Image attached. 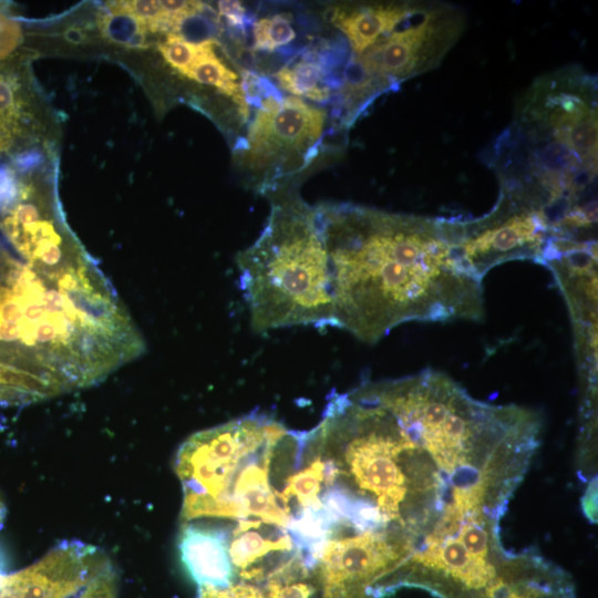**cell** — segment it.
<instances>
[{
    "mask_svg": "<svg viewBox=\"0 0 598 598\" xmlns=\"http://www.w3.org/2000/svg\"><path fill=\"white\" fill-rule=\"evenodd\" d=\"M218 13L224 17L227 22L237 28L241 27L246 20V9L239 1L221 0L218 2Z\"/></svg>",
    "mask_w": 598,
    "mask_h": 598,
    "instance_id": "7402d4cb",
    "label": "cell"
},
{
    "mask_svg": "<svg viewBox=\"0 0 598 598\" xmlns=\"http://www.w3.org/2000/svg\"><path fill=\"white\" fill-rule=\"evenodd\" d=\"M90 598H116V577L114 569L100 580Z\"/></svg>",
    "mask_w": 598,
    "mask_h": 598,
    "instance_id": "603a6c76",
    "label": "cell"
},
{
    "mask_svg": "<svg viewBox=\"0 0 598 598\" xmlns=\"http://www.w3.org/2000/svg\"><path fill=\"white\" fill-rule=\"evenodd\" d=\"M286 530L275 529L260 520H239L229 543V556L235 573L267 568L296 548Z\"/></svg>",
    "mask_w": 598,
    "mask_h": 598,
    "instance_id": "4fadbf2b",
    "label": "cell"
},
{
    "mask_svg": "<svg viewBox=\"0 0 598 598\" xmlns=\"http://www.w3.org/2000/svg\"><path fill=\"white\" fill-rule=\"evenodd\" d=\"M465 27L461 9L451 4H425L401 30H394L355 55L384 84L427 72L437 66Z\"/></svg>",
    "mask_w": 598,
    "mask_h": 598,
    "instance_id": "ba28073f",
    "label": "cell"
},
{
    "mask_svg": "<svg viewBox=\"0 0 598 598\" xmlns=\"http://www.w3.org/2000/svg\"><path fill=\"white\" fill-rule=\"evenodd\" d=\"M217 44L216 40L210 41L184 76L200 84L214 86L231 97L247 117L248 105L243 86L238 82V75L217 55L215 49Z\"/></svg>",
    "mask_w": 598,
    "mask_h": 598,
    "instance_id": "5bb4252c",
    "label": "cell"
},
{
    "mask_svg": "<svg viewBox=\"0 0 598 598\" xmlns=\"http://www.w3.org/2000/svg\"><path fill=\"white\" fill-rule=\"evenodd\" d=\"M198 598H264V594L258 581L241 579L226 588L199 587Z\"/></svg>",
    "mask_w": 598,
    "mask_h": 598,
    "instance_id": "ffe728a7",
    "label": "cell"
},
{
    "mask_svg": "<svg viewBox=\"0 0 598 598\" xmlns=\"http://www.w3.org/2000/svg\"><path fill=\"white\" fill-rule=\"evenodd\" d=\"M0 252V391L33 403L100 383L145 341L58 208L20 223Z\"/></svg>",
    "mask_w": 598,
    "mask_h": 598,
    "instance_id": "7a4b0ae2",
    "label": "cell"
},
{
    "mask_svg": "<svg viewBox=\"0 0 598 598\" xmlns=\"http://www.w3.org/2000/svg\"><path fill=\"white\" fill-rule=\"evenodd\" d=\"M17 102L13 85L0 75V151L4 150L16 126Z\"/></svg>",
    "mask_w": 598,
    "mask_h": 598,
    "instance_id": "d6986e66",
    "label": "cell"
},
{
    "mask_svg": "<svg viewBox=\"0 0 598 598\" xmlns=\"http://www.w3.org/2000/svg\"><path fill=\"white\" fill-rule=\"evenodd\" d=\"M336 327L375 343L411 321H478L482 281L458 258L450 219L351 205L316 209Z\"/></svg>",
    "mask_w": 598,
    "mask_h": 598,
    "instance_id": "3957f363",
    "label": "cell"
},
{
    "mask_svg": "<svg viewBox=\"0 0 598 598\" xmlns=\"http://www.w3.org/2000/svg\"><path fill=\"white\" fill-rule=\"evenodd\" d=\"M19 23L0 12V60L8 56L21 42Z\"/></svg>",
    "mask_w": 598,
    "mask_h": 598,
    "instance_id": "44dd1931",
    "label": "cell"
},
{
    "mask_svg": "<svg viewBox=\"0 0 598 598\" xmlns=\"http://www.w3.org/2000/svg\"><path fill=\"white\" fill-rule=\"evenodd\" d=\"M324 76L322 68L307 58L281 68L275 75L285 91L316 102H324L330 96Z\"/></svg>",
    "mask_w": 598,
    "mask_h": 598,
    "instance_id": "2e32d148",
    "label": "cell"
},
{
    "mask_svg": "<svg viewBox=\"0 0 598 598\" xmlns=\"http://www.w3.org/2000/svg\"><path fill=\"white\" fill-rule=\"evenodd\" d=\"M597 145L596 80L576 68L539 78L501 137L502 195L561 225L591 203L580 197L596 181Z\"/></svg>",
    "mask_w": 598,
    "mask_h": 598,
    "instance_id": "277c9868",
    "label": "cell"
},
{
    "mask_svg": "<svg viewBox=\"0 0 598 598\" xmlns=\"http://www.w3.org/2000/svg\"><path fill=\"white\" fill-rule=\"evenodd\" d=\"M210 41L214 40L195 43L177 34L168 33L166 39L158 44V51L169 66L185 75Z\"/></svg>",
    "mask_w": 598,
    "mask_h": 598,
    "instance_id": "ac0fdd59",
    "label": "cell"
},
{
    "mask_svg": "<svg viewBox=\"0 0 598 598\" xmlns=\"http://www.w3.org/2000/svg\"><path fill=\"white\" fill-rule=\"evenodd\" d=\"M228 548L226 530L208 524L184 523L178 538L179 556L199 587L226 588L235 581Z\"/></svg>",
    "mask_w": 598,
    "mask_h": 598,
    "instance_id": "30bf717a",
    "label": "cell"
},
{
    "mask_svg": "<svg viewBox=\"0 0 598 598\" xmlns=\"http://www.w3.org/2000/svg\"><path fill=\"white\" fill-rule=\"evenodd\" d=\"M296 31L290 20L283 14L261 18L254 23V49L274 51L290 43Z\"/></svg>",
    "mask_w": 598,
    "mask_h": 598,
    "instance_id": "e0dca14e",
    "label": "cell"
},
{
    "mask_svg": "<svg viewBox=\"0 0 598 598\" xmlns=\"http://www.w3.org/2000/svg\"><path fill=\"white\" fill-rule=\"evenodd\" d=\"M458 258L482 281L493 267L514 259L544 262L555 240L553 225L543 212L501 197L495 208L478 219H451Z\"/></svg>",
    "mask_w": 598,
    "mask_h": 598,
    "instance_id": "52a82bcc",
    "label": "cell"
},
{
    "mask_svg": "<svg viewBox=\"0 0 598 598\" xmlns=\"http://www.w3.org/2000/svg\"><path fill=\"white\" fill-rule=\"evenodd\" d=\"M97 27L109 41L126 48H145L147 25L132 12L126 10L121 1H113L107 9L99 14Z\"/></svg>",
    "mask_w": 598,
    "mask_h": 598,
    "instance_id": "9a60e30c",
    "label": "cell"
},
{
    "mask_svg": "<svg viewBox=\"0 0 598 598\" xmlns=\"http://www.w3.org/2000/svg\"><path fill=\"white\" fill-rule=\"evenodd\" d=\"M424 6L425 3H381L334 8L331 21L346 35L354 55H361L398 25L419 13Z\"/></svg>",
    "mask_w": 598,
    "mask_h": 598,
    "instance_id": "7c38bea8",
    "label": "cell"
},
{
    "mask_svg": "<svg viewBox=\"0 0 598 598\" xmlns=\"http://www.w3.org/2000/svg\"><path fill=\"white\" fill-rule=\"evenodd\" d=\"M326 113L296 96H266L247 130L246 153L251 164L305 155L322 135Z\"/></svg>",
    "mask_w": 598,
    "mask_h": 598,
    "instance_id": "9c48e42d",
    "label": "cell"
},
{
    "mask_svg": "<svg viewBox=\"0 0 598 598\" xmlns=\"http://www.w3.org/2000/svg\"><path fill=\"white\" fill-rule=\"evenodd\" d=\"M307 435L324 464L320 503L337 530L386 543L405 580L468 556L493 520L488 442L441 385L364 382L334 394Z\"/></svg>",
    "mask_w": 598,
    "mask_h": 598,
    "instance_id": "6da1fadb",
    "label": "cell"
},
{
    "mask_svg": "<svg viewBox=\"0 0 598 598\" xmlns=\"http://www.w3.org/2000/svg\"><path fill=\"white\" fill-rule=\"evenodd\" d=\"M493 598H578L571 577L528 548L515 553L508 574Z\"/></svg>",
    "mask_w": 598,
    "mask_h": 598,
    "instance_id": "8fae6325",
    "label": "cell"
},
{
    "mask_svg": "<svg viewBox=\"0 0 598 598\" xmlns=\"http://www.w3.org/2000/svg\"><path fill=\"white\" fill-rule=\"evenodd\" d=\"M236 264L255 332L336 327L329 257L316 209L292 199L275 204L264 231Z\"/></svg>",
    "mask_w": 598,
    "mask_h": 598,
    "instance_id": "5b68a950",
    "label": "cell"
},
{
    "mask_svg": "<svg viewBox=\"0 0 598 598\" xmlns=\"http://www.w3.org/2000/svg\"><path fill=\"white\" fill-rule=\"evenodd\" d=\"M280 423L250 414L190 435L178 448L175 472L183 487V523L220 518L229 484L243 458Z\"/></svg>",
    "mask_w": 598,
    "mask_h": 598,
    "instance_id": "8992f818",
    "label": "cell"
},
{
    "mask_svg": "<svg viewBox=\"0 0 598 598\" xmlns=\"http://www.w3.org/2000/svg\"><path fill=\"white\" fill-rule=\"evenodd\" d=\"M4 513H6V507H4V503L2 501V497L0 495V524L4 517Z\"/></svg>",
    "mask_w": 598,
    "mask_h": 598,
    "instance_id": "cb8c5ba5",
    "label": "cell"
}]
</instances>
